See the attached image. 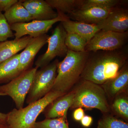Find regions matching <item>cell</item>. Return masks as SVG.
Segmentation results:
<instances>
[{"instance_id":"d6986e66","label":"cell","mask_w":128,"mask_h":128,"mask_svg":"<svg viewBox=\"0 0 128 128\" xmlns=\"http://www.w3.org/2000/svg\"><path fill=\"white\" fill-rule=\"evenodd\" d=\"M4 14L10 25L33 20L30 13L22 4V0L18 1V2L6 11Z\"/></svg>"},{"instance_id":"7c38bea8","label":"cell","mask_w":128,"mask_h":128,"mask_svg":"<svg viewBox=\"0 0 128 128\" xmlns=\"http://www.w3.org/2000/svg\"><path fill=\"white\" fill-rule=\"evenodd\" d=\"M22 4L26 8L33 20H48L57 17L58 14L53 10L46 0H22Z\"/></svg>"},{"instance_id":"f1b7e54d","label":"cell","mask_w":128,"mask_h":128,"mask_svg":"<svg viewBox=\"0 0 128 128\" xmlns=\"http://www.w3.org/2000/svg\"><path fill=\"white\" fill-rule=\"evenodd\" d=\"M93 122V118L91 116L85 115L80 122L82 125L85 128H88L90 127Z\"/></svg>"},{"instance_id":"9c48e42d","label":"cell","mask_w":128,"mask_h":128,"mask_svg":"<svg viewBox=\"0 0 128 128\" xmlns=\"http://www.w3.org/2000/svg\"><path fill=\"white\" fill-rule=\"evenodd\" d=\"M57 13V17L52 20H33L29 22L15 24L10 25L12 30L15 32L14 34L15 38L18 39L27 35L32 38H36L46 34L55 23L70 19L66 15L60 12Z\"/></svg>"},{"instance_id":"30bf717a","label":"cell","mask_w":128,"mask_h":128,"mask_svg":"<svg viewBox=\"0 0 128 128\" xmlns=\"http://www.w3.org/2000/svg\"><path fill=\"white\" fill-rule=\"evenodd\" d=\"M96 25L100 30L118 32H128V10L114 8L111 9L105 19Z\"/></svg>"},{"instance_id":"8992f818","label":"cell","mask_w":128,"mask_h":128,"mask_svg":"<svg viewBox=\"0 0 128 128\" xmlns=\"http://www.w3.org/2000/svg\"><path fill=\"white\" fill-rule=\"evenodd\" d=\"M38 69L36 66L28 69L7 84L0 86V94L10 97L16 109L22 108Z\"/></svg>"},{"instance_id":"f546056e","label":"cell","mask_w":128,"mask_h":128,"mask_svg":"<svg viewBox=\"0 0 128 128\" xmlns=\"http://www.w3.org/2000/svg\"><path fill=\"white\" fill-rule=\"evenodd\" d=\"M1 95L0 94V96ZM7 125L6 124V114L0 112V126Z\"/></svg>"},{"instance_id":"44dd1931","label":"cell","mask_w":128,"mask_h":128,"mask_svg":"<svg viewBox=\"0 0 128 128\" xmlns=\"http://www.w3.org/2000/svg\"><path fill=\"white\" fill-rule=\"evenodd\" d=\"M127 92H124L117 96L112 100L110 106L114 114L126 121L128 120V96Z\"/></svg>"},{"instance_id":"9a60e30c","label":"cell","mask_w":128,"mask_h":128,"mask_svg":"<svg viewBox=\"0 0 128 128\" xmlns=\"http://www.w3.org/2000/svg\"><path fill=\"white\" fill-rule=\"evenodd\" d=\"M108 100H112L117 96L127 92L128 87V67L126 64L114 78L101 85Z\"/></svg>"},{"instance_id":"6da1fadb","label":"cell","mask_w":128,"mask_h":128,"mask_svg":"<svg viewBox=\"0 0 128 128\" xmlns=\"http://www.w3.org/2000/svg\"><path fill=\"white\" fill-rule=\"evenodd\" d=\"M118 50L97 51L89 56L80 78L101 86L116 77L128 58L127 53Z\"/></svg>"},{"instance_id":"7a4b0ae2","label":"cell","mask_w":128,"mask_h":128,"mask_svg":"<svg viewBox=\"0 0 128 128\" xmlns=\"http://www.w3.org/2000/svg\"><path fill=\"white\" fill-rule=\"evenodd\" d=\"M89 52L68 50L64 58L57 64V74L51 90L66 94L80 79Z\"/></svg>"},{"instance_id":"4fadbf2b","label":"cell","mask_w":128,"mask_h":128,"mask_svg":"<svg viewBox=\"0 0 128 128\" xmlns=\"http://www.w3.org/2000/svg\"><path fill=\"white\" fill-rule=\"evenodd\" d=\"M74 96V91L72 89L53 101L43 112L46 118H63L67 119V112L71 107Z\"/></svg>"},{"instance_id":"ba28073f","label":"cell","mask_w":128,"mask_h":128,"mask_svg":"<svg viewBox=\"0 0 128 128\" xmlns=\"http://www.w3.org/2000/svg\"><path fill=\"white\" fill-rule=\"evenodd\" d=\"M66 34L61 24L56 26L48 38V49L36 60V67L43 68L50 64L56 57L66 56L68 50L65 44Z\"/></svg>"},{"instance_id":"8fae6325","label":"cell","mask_w":128,"mask_h":128,"mask_svg":"<svg viewBox=\"0 0 128 128\" xmlns=\"http://www.w3.org/2000/svg\"><path fill=\"white\" fill-rule=\"evenodd\" d=\"M49 36L47 34L32 38L22 52L19 54V71L21 73L29 69L34 57L46 44Z\"/></svg>"},{"instance_id":"2e32d148","label":"cell","mask_w":128,"mask_h":128,"mask_svg":"<svg viewBox=\"0 0 128 128\" xmlns=\"http://www.w3.org/2000/svg\"><path fill=\"white\" fill-rule=\"evenodd\" d=\"M61 22L66 33L78 34L88 43L94 35L100 30L96 24L73 21L70 19Z\"/></svg>"},{"instance_id":"7402d4cb","label":"cell","mask_w":128,"mask_h":128,"mask_svg":"<svg viewBox=\"0 0 128 128\" xmlns=\"http://www.w3.org/2000/svg\"><path fill=\"white\" fill-rule=\"evenodd\" d=\"M88 42L78 34L66 33L65 44L69 50L75 52H84Z\"/></svg>"},{"instance_id":"3957f363","label":"cell","mask_w":128,"mask_h":128,"mask_svg":"<svg viewBox=\"0 0 128 128\" xmlns=\"http://www.w3.org/2000/svg\"><path fill=\"white\" fill-rule=\"evenodd\" d=\"M73 89L74 98L70 108H96L103 114L109 113L110 105L102 88L90 81L80 79Z\"/></svg>"},{"instance_id":"484cf974","label":"cell","mask_w":128,"mask_h":128,"mask_svg":"<svg viewBox=\"0 0 128 128\" xmlns=\"http://www.w3.org/2000/svg\"><path fill=\"white\" fill-rule=\"evenodd\" d=\"M14 36L10 26L4 15L0 11V42L6 41L8 38Z\"/></svg>"},{"instance_id":"4dcf8cb0","label":"cell","mask_w":128,"mask_h":128,"mask_svg":"<svg viewBox=\"0 0 128 128\" xmlns=\"http://www.w3.org/2000/svg\"><path fill=\"white\" fill-rule=\"evenodd\" d=\"M0 128H9L7 125L0 126Z\"/></svg>"},{"instance_id":"5b68a950","label":"cell","mask_w":128,"mask_h":128,"mask_svg":"<svg viewBox=\"0 0 128 128\" xmlns=\"http://www.w3.org/2000/svg\"><path fill=\"white\" fill-rule=\"evenodd\" d=\"M58 60L37 70L26 98V103L30 104L43 98L52 90L57 76Z\"/></svg>"},{"instance_id":"ac0fdd59","label":"cell","mask_w":128,"mask_h":128,"mask_svg":"<svg viewBox=\"0 0 128 128\" xmlns=\"http://www.w3.org/2000/svg\"><path fill=\"white\" fill-rule=\"evenodd\" d=\"M19 54H17L0 64V84L6 83L21 73L19 70Z\"/></svg>"},{"instance_id":"e0dca14e","label":"cell","mask_w":128,"mask_h":128,"mask_svg":"<svg viewBox=\"0 0 128 128\" xmlns=\"http://www.w3.org/2000/svg\"><path fill=\"white\" fill-rule=\"evenodd\" d=\"M32 38L26 36L18 39L0 42V64L24 49Z\"/></svg>"},{"instance_id":"5bb4252c","label":"cell","mask_w":128,"mask_h":128,"mask_svg":"<svg viewBox=\"0 0 128 128\" xmlns=\"http://www.w3.org/2000/svg\"><path fill=\"white\" fill-rule=\"evenodd\" d=\"M112 9L98 7L78 9L72 12L67 16L70 19L77 22L96 24L106 17Z\"/></svg>"},{"instance_id":"83f0119b","label":"cell","mask_w":128,"mask_h":128,"mask_svg":"<svg viewBox=\"0 0 128 128\" xmlns=\"http://www.w3.org/2000/svg\"><path fill=\"white\" fill-rule=\"evenodd\" d=\"M85 115L84 111L82 108H76L73 112V118L76 121H80Z\"/></svg>"},{"instance_id":"d4e9b609","label":"cell","mask_w":128,"mask_h":128,"mask_svg":"<svg viewBox=\"0 0 128 128\" xmlns=\"http://www.w3.org/2000/svg\"><path fill=\"white\" fill-rule=\"evenodd\" d=\"M121 1L118 0H83L80 9L90 7H98L111 9L116 7Z\"/></svg>"},{"instance_id":"cb8c5ba5","label":"cell","mask_w":128,"mask_h":128,"mask_svg":"<svg viewBox=\"0 0 128 128\" xmlns=\"http://www.w3.org/2000/svg\"><path fill=\"white\" fill-rule=\"evenodd\" d=\"M33 128H70L67 119L63 118H46L36 122Z\"/></svg>"},{"instance_id":"ffe728a7","label":"cell","mask_w":128,"mask_h":128,"mask_svg":"<svg viewBox=\"0 0 128 128\" xmlns=\"http://www.w3.org/2000/svg\"><path fill=\"white\" fill-rule=\"evenodd\" d=\"M52 9L57 10V12L68 15L76 9H80L83 0H46Z\"/></svg>"},{"instance_id":"52a82bcc","label":"cell","mask_w":128,"mask_h":128,"mask_svg":"<svg viewBox=\"0 0 128 128\" xmlns=\"http://www.w3.org/2000/svg\"><path fill=\"white\" fill-rule=\"evenodd\" d=\"M128 38V32H118L101 30L88 42L86 51L95 52L100 50H118L126 43Z\"/></svg>"},{"instance_id":"4316f807","label":"cell","mask_w":128,"mask_h":128,"mask_svg":"<svg viewBox=\"0 0 128 128\" xmlns=\"http://www.w3.org/2000/svg\"><path fill=\"white\" fill-rule=\"evenodd\" d=\"M18 0H0V11L5 12L18 2Z\"/></svg>"},{"instance_id":"603a6c76","label":"cell","mask_w":128,"mask_h":128,"mask_svg":"<svg viewBox=\"0 0 128 128\" xmlns=\"http://www.w3.org/2000/svg\"><path fill=\"white\" fill-rule=\"evenodd\" d=\"M97 128H128V124L107 113L98 120Z\"/></svg>"},{"instance_id":"277c9868","label":"cell","mask_w":128,"mask_h":128,"mask_svg":"<svg viewBox=\"0 0 128 128\" xmlns=\"http://www.w3.org/2000/svg\"><path fill=\"white\" fill-rule=\"evenodd\" d=\"M65 94L51 90L38 100L20 109L14 108L6 114V124L9 128H33L41 113L53 101Z\"/></svg>"}]
</instances>
